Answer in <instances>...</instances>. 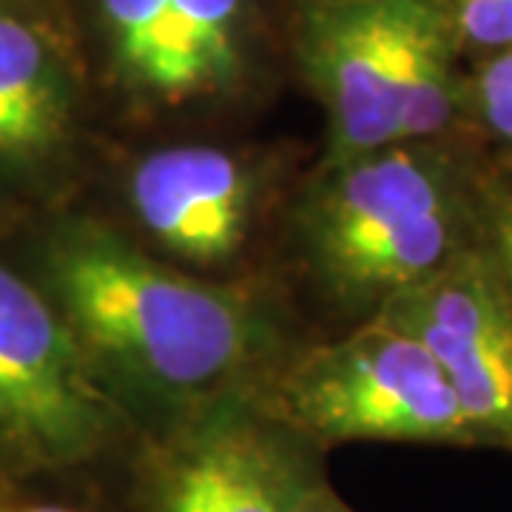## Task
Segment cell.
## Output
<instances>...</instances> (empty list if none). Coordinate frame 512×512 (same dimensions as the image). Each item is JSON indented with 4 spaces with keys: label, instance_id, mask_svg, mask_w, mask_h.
I'll use <instances>...</instances> for the list:
<instances>
[{
    "label": "cell",
    "instance_id": "obj_5",
    "mask_svg": "<svg viewBox=\"0 0 512 512\" xmlns=\"http://www.w3.org/2000/svg\"><path fill=\"white\" fill-rule=\"evenodd\" d=\"M126 413L46 293L0 265V484L103 456Z\"/></svg>",
    "mask_w": 512,
    "mask_h": 512
},
{
    "label": "cell",
    "instance_id": "obj_17",
    "mask_svg": "<svg viewBox=\"0 0 512 512\" xmlns=\"http://www.w3.org/2000/svg\"><path fill=\"white\" fill-rule=\"evenodd\" d=\"M501 160L512 168V151H504V154H501Z\"/></svg>",
    "mask_w": 512,
    "mask_h": 512
},
{
    "label": "cell",
    "instance_id": "obj_12",
    "mask_svg": "<svg viewBox=\"0 0 512 512\" xmlns=\"http://www.w3.org/2000/svg\"><path fill=\"white\" fill-rule=\"evenodd\" d=\"M464 114L512 151V49L487 55L464 77Z\"/></svg>",
    "mask_w": 512,
    "mask_h": 512
},
{
    "label": "cell",
    "instance_id": "obj_6",
    "mask_svg": "<svg viewBox=\"0 0 512 512\" xmlns=\"http://www.w3.org/2000/svg\"><path fill=\"white\" fill-rule=\"evenodd\" d=\"M436 359L476 447L512 453V296L481 242L373 313Z\"/></svg>",
    "mask_w": 512,
    "mask_h": 512
},
{
    "label": "cell",
    "instance_id": "obj_2",
    "mask_svg": "<svg viewBox=\"0 0 512 512\" xmlns=\"http://www.w3.org/2000/svg\"><path fill=\"white\" fill-rule=\"evenodd\" d=\"M478 168L447 137L328 165L302 208V237L330 296L370 319L478 242Z\"/></svg>",
    "mask_w": 512,
    "mask_h": 512
},
{
    "label": "cell",
    "instance_id": "obj_16",
    "mask_svg": "<svg viewBox=\"0 0 512 512\" xmlns=\"http://www.w3.org/2000/svg\"><path fill=\"white\" fill-rule=\"evenodd\" d=\"M0 512H83L66 504H52V501H0Z\"/></svg>",
    "mask_w": 512,
    "mask_h": 512
},
{
    "label": "cell",
    "instance_id": "obj_11",
    "mask_svg": "<svg viewBox=\"0 0 512 512\" xmlns=\"http://www.w3.org/2000/svg\"><path fill=\"white\" fill-rule=\"evenodd\" d=\"M100 12L128 89L174 106V0H100Z\"/></svg>",
    "mask_w": 512,
    "mask_h": 512
},
{
    "label": "cell",
    "instance_id": "obj_3",
    "mask_svg": "<svg viewBox=\"0 0 512 512\" xmlns=\"http://www.w3.org/2000/svg\"><path fill=\"white\" fill-rule=\"evenodd\" d=\"M299 46L328 114V165L447 137L464 114L458 46L436 0H316Z\"/></svg>",
    "mask_w": 512,
    "mask_h": 512
},
{
    "label": "cell",
    "instance_id": "obj_9",
    "mask_svg": "<svg viewBox=\"0 0 512 512\" xmlns=\"http://www.w3.org/2000/svg\"><path fill=\"white\" fill-rule=\"evenodd\" d=\"M128 200L165 251L194 265H220L245 245L254 177L222 148H163L134 165Z\"/></svg>",
    "mask_w": 512,
    "mask_h": 512
},
{
    "label": "cell",
    "instance_id": "obj_4",
    "mask_svg": "<svg viewBox=\"0 0 512 512\" xmlns=\"http://www.w3.org/2000/svg\"><path fill=\"white\" fill-rule=\"evenodd\" d=\"M254 402L316 450L348 441L476 447L436 359L376 316L293 359Z\"/></svg>",
    "mask_w": 512,
    "mask_h": 512
},
{
    "label": "cell",
    "instance_id": "obj_13",
    "mask_svg": "<svg viewBox=\"0 0 512 512\" xmlns=\"http://www.w3.org/2000/svg\"><path fill=\"white\" fill-rule=\"evenodd\" d=\"M478 242L512 296V168L504 160L478 168Z\"/></svg>",
    "mask_w": 512,
    "mask_h": 512
},
{
    "label": "cell",
    "instance_id": "obj_10",
    "mask_svg": "<svg viewBox=\"0 0 512 512\" xmlns=\"http://www.w3.org/2000/svg\"><path fill=\"white\" fill-rule=\"evenodd\" d=\"M245 0H174V106L237 83Z\"/></svg>",
    "mask_w": 512,
    "mask_h": 512
},
{
    "label": "cell",
    "instance_id": "obj_8",
    "mask_svg": "<svg viewBox=\"0 0 512 512\" xmlns=\"http://www.w3.org/2000/svg\"><path fill=\"white\" fill-rule=\"evenodd\" d=\"M77 106L63 37L29 0H0V191L35 183L60 160Z\"/></svg>",
    "mask_w": 512,
    "mask_h": 512
},
{
    "label": "cell",
    "instance_id": "obj_14",
    "mask_svg": "<svg viewBox=\"0 0 512 512\" xmlns=\"http://www.w3.org/2000/svg\"><path fill=\"white\" fill-rule=\"evenodd\" d=\"M458 52L495 55L512 49V0H436Z\"/></svg>",
    "mask_w": 512,
    "mask_h": 512
},
{
    "label": "cell",
    "instance_id": "obj_7",
    "mask_svg": "<svg viewBox=\"0 0 512 512\" xmlns=\"http://www.w3.org/2000/svg\"><path fill=\"white\" fill-rule=\"evenodd\" d=\"M311 450L254 399L222 393L157 447L148 512H288L319 476Z\"/></svg>",
    "mask_w": 512,
    "mask_h": 512
},
{
    "label": "cell",
    "instance_id": "obj_15",
    "mask_svg": "<svg viewBox=\"0 0 512 512\" xmlns=\"http://www.w3.org/2000/svg\"><path fill=\"white\" fill-rule=\"evenodd\" d=\"M288 512H356V510H350L348 504H345L339 495L333 493V487L325 481V476L319 473V476H313L311 481L296 493L291 510Z\"/></svg>",
    "mask_w": 512,
    "mask_h": 512
},
{
    "label": "cell",
    "instance_id": "obj_1",
    "mask_svg": "<svg viewBox=\"0 0 512 512\" xmlns=\"http://www.w3.org/2000/svg\"><path fill=\"white\" fill-rule=\"evenodd\" d=\"M43 279L100 376L180 404L185 416L228 393L262 342L242 293L165 268L92 222L49 237Z\"/></svg>",
    "mask_w": 512,
    "mask_h": 512
}]
</instances>
